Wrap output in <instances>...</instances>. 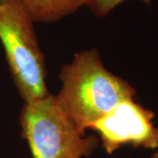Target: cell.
Instances as JSON below:
<instances>
[{
	"label": "cell",
	"mask_w": 158,
	"mask_h": 158,
	"mask_svg": "<svg viewBox=\"0 0 158 158\" xmlns=\"http://www.w3.org/2000/svg\"><path fill=\"white\" fill-rule=\"evenodd\" d=\"M155 114L133 99L124 100L89 127L100 136L102 147L109 155L124 145L155 149L158 148V127Z\"/></svg>",
	"instance_id": "4"
},
{
	"label": "cell",
	"mask_w": 158,
	"mask_h": 158,
	"mask_svg": "<svg viewBox=\"0 0 158 158\" xmlns=\"http://www.w3.org/2000/svg\"><path fill=\"white\" fill-rule=\"evenodd\" d=\"M62 86L55 95L60 109L82 133L116 105L133 99L136 90L112 74L102 64L96 48L76 53L63 64L59 74Z\"/></svg>",
	"instance_id": "1"
},
{
	"label": "cell",
	"mask_w": 158,
	"mask_h": 158,
	"mask_svg": "<svg viewBox=\"0 0 158 158\" xmlns=\"http://www.w3.org/2000/svg\"><path fill=\"white\" fill-rule=\"evenodd\" d=\"M150 158H158V151L156 152L155 153H154L152 156Z\"/></svg>",
	"instance_id": "7"
},
{
	"label": "cell",
	"mask_w": 158,
	"mask_h": 158,
	"mask_svg": "<svg viewBox=\"0 0 158 158\" xmlns=\"http://www.w3.org/2000/svg\"><path fill=\"white\" fill-rule=\"evenodd\" d=\"M33 23L15 0H0V40L13 82L27 103L50 94L45 85V56Z\"/></svg>",
	"instance_id": "2"
},
{
	"label": "cell",
	"mask_w": 158,
	"mask_h": 158,
	"mask_svg": "<svg viewBox=\"0 0 158 158\" xmlns=\"http://www.w3.org/2000/svg\"><path fill=\"white\" fill-rule=\"evenodd\" d=\"M21 135L33 158H82L98 147L95 135L77 129L57 103L55 95L24 102L19 116Z\"/></svg>",
	"instance_id": "3"
},
{
	"label": "cell",
	"mask_w": 158,
	"mask_h": 158,
	"mask_svg": "<svg viewBox=\"0 0 158 158\" xmlns=\"http://www.w3.org/2000/svg\"><path fill=\"white\" fill-rule=\"evenodd\" d=\"M124 1L125 0H90L88 6L94 15L98 17H103ZM143 1L148 6L151 5L152 0Z\"/></svg>",
	"instance_id": "6"
},
{
	"label": "cell",
	"mask_w": 158,
	"mask_h": 158,
	"mask_svg": "<svg viewBox=\"0 0 158 158\" xmlns=\"http://www.w3.org/2000/svg\"><path fill=\"white\" fill-rule=\"evenodd\" d=\"M33 22H54L72 14L90 0H15Z\"/></svg>",
	"instance_id": "5"
}]
</instances>
